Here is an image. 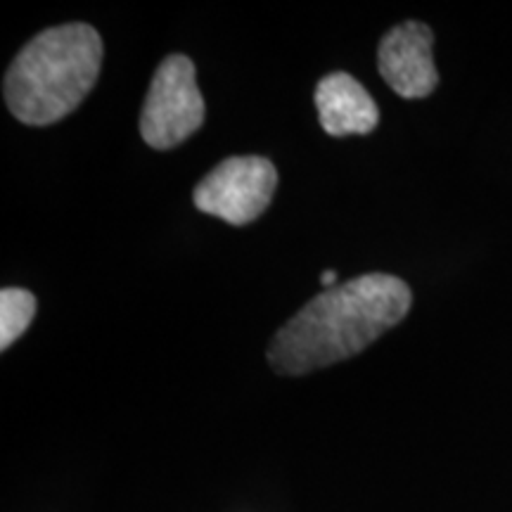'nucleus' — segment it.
I'll return each mask as SVG.
<instances>
[{
  "label": "nucleus",
  "instance_id": "4",
  "mask_svg": "<svg viewBox=\"0 0 512 512\" xmlns=\"http://www.w3.org/2000/svg\"><path fill=\"white\" fill-rule=\"evenodd\" d=\"M278 188V171L266 157H228L195 188V207L216 219L245 226L259 219Z\"/></svg>",
  "mask_w": 512,
  "mask_h": 512
},
{
  "label": "nucleus",
  "instance_id": "2",
  "mask_svg": "<svg viewBox=\"0 0 512 512\" xmlns=\"http://www.w3.org/2000/svg\"><path fill=\"white\" fill-rule=\"evenodd\" d=\"M102 67V38L88 24L41 31L19 50L3 81L10 112L29 126L72 114L93 91Z\"/></svg>",
  "mask_w": 512,
  "mask_h": 512
},
{
  "label": "nucleus",
  "instance_id": "8",
  "mask_svg": "<svg viewBox=\"0 0 512 512\" xmlns=\"http://www.w3.org/2000/svg\"><path fill=\"white\" fill-rule=\"evenodd\" d=\"M320 285H323L325 290H332V287H337V273L335 271H323V275H320Z\"/></svg>",
  "mask_w": 512,
  "mask_h": 512
},
{
  "label": "nucleus",
  "instance_id": "5",
  "mask_svg": "<svg viewBox=\"0 0 512 512\" xmlns=\"http://www.w3.org/2000/svg\"><path fill=\"white\" fill-rule=\"evenodd\" d=\"M432 29L420 22H403L382 38L377 67L396 95L420 100L434 93L439 83L432 57Z\"/></svg>",
  "mask_w": 512,
  "mask_h": 512
},
{
  "label": "nucleus",
  "instance_id": "6",
  "mask_svg": "<svg viewBox=\"0 0 512 512\" xmlns=\"http://www.w3.org/2000/svg\"><path fill=\"white\" fill-rule=\"evenodd\" d=\"M316 110L320 126L335 138L366 136L375 131L380 110L363 88V83L347 72L328 74L316 86Z\"/></svg>",
  "mask_w": 512,
  "mask_h": 512
},
{
  "label": "nucleus",
  "instance_id": "1",
  "mask_svg": "<svg viewBox=\"0 0 512 512\" xmlns=\"http://www.w3.org/2000/svg\"><path fill=\"white\" fill-rule=\"evenodd\" d=\"M411 287L389 273H366L313 297L275 332V373L306 375L361 354L411 311Z\"/></svg>",
  "mask_w": 512,
  "mask_h": 512
},
{
  "label": "nucleus",
  "instance_id": "3",
  "mask_svg": "<svg viewBox=\"0 0 512 512\" xmlns=\"http://www.w3.org/2000/svg\"><path fill=\"white\" fill-rule=\"evenodd\" d=\"M204 121V98L195 64L185 55L159 62L140 112V136L155 150H171L188 140Z\"/></svg>",
  "mask_w": 512,
  "mask_h": 512
},
{
  "label": "nucleus",
  "instance_id": "7",
  "mask_svg": "<svg viewBox=\"0 0 512 512\" xmlns=\"http://www.w3.org/2000/svg\"><path fill=\"white\" fill-rule=\"evenodd\" d=\"M36 316V297L19 287H5L0 292V349H10L22 337Z\"/></svg>",
  "mask_w": 512,
  "mask_h": 512
}]
</instances>
